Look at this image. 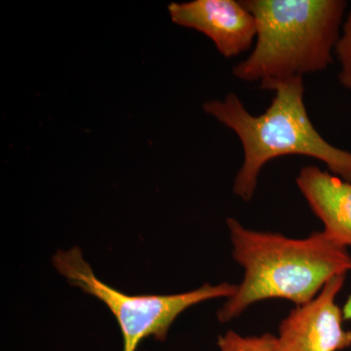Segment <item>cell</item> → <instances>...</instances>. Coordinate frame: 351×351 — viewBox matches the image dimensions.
Returning <instances> with one entry per match:
<instances>
[{"label": "cell", "mask_w": 351, "mask_h": 351, "mask_svg": "<svg viewBox=\"0 0 351 351\" xmlns=\"http://www.w3.org/2000/svg\"><path fill=\"white\" fill-rule=\"evenodd\" d=\"M232 257L244 269L237 292L219 309V322L239 317L256 302L287 300L295 306L311 302L332 278L351 270L348 248L323 232L306 239L245 228L237 219L226 221Z\"/></svg>", "instance_id": "1"}, {"label": "cell", "mask_w": 351, "mask_h": 351, "mask_svg": "<svg viewBox=\"0 0 351 351\" xmlns=\"http://www.w3.org/2000/svg\"><path fill=\"white\" fill-rule=\"evenodd\" d=\"M265 90L274 98L265 112L251 114L233 93L225 100L207 101L203 110L235 132L243 147V164L235 178L233 193L250 201L257 191L263 166L276 157L304 156L326 164L332 175L351 182V152L328 143L307 114L302 76L271 83Z\"/></svg>", "instance_id": "2"}, {"label": "cell", "mask_w": 351, "mask_h": 351, "mask_svg": "<svg viewBox=\"0 0 351 351\" xmlns=\"http://www.w3.org/2000/svg\"><path fill=\"white\" fill-rule=\"evenodd\" d=\"M257 25L256 45L232 69L246 82L271 83L317 73L332 61L348 2L343 0H244Z\"/></svg>", "instance_id": "3"}, {"label": "cell", "mask_w": 351, "mask_h": 351, "mask_svg": "<svg viewBox=\"0 0 351 351\" xmlns=\"http://www.w3.org/2000/svg\"><path fill=\"white\" fill-rule=\"evenodd\" d=\"M52 262L71 285L94 295L110 308L121 329L123 351H136L147 337L165 341L171 325L189 307L219 298L228 299L237 290V285L225 282L204 284L181 294L128 295L101 282L78 247L58 251Z\"/></svg>", "instance_id": "4"}, {"label": "cell", "mask_w": 351, "mask_h": 351, "mask_svg": "<svg viewBox=\"0 0 351 351\" xmlns=\"http://www.w3.org/2000/svg\"><path fill=\"white\" fill-rule=\"evenodd\" d=\"M346 274L332 278L311 302L295 306L279 325V351H341L351 348L343 328V308L336 300Z\"/></svg>", "instance_id": "5"}, {"label": "cell", "mask_w": 351, "mask_h": 351, "mask_svg": "<svg viewBox=\"0 0 351 351\" xmlns=\"http://www.w3.org/2000/svg\"><path fill=\"white\" fill-rule=\"evenodd\" d=\"M175 24L202 32L226 58L239 56L257 36L256 20L242 1L195 0L168 6Z\"/></svg>", "instance_id": "6"}, {"label": "cell", "mask_w": 351, "mask_h": 351, "mask_svg": "<svg viewBox=\"0 0 351 351\" xmlns=\"http://www.w3.org/2000/svg\"><path fill=\"white\" fill-rule=\"evenodd\" d=\"M295 182L322 232L341 246H351V182L314 165L302 167Z\"/></svg>", "instance_id": "7"}, {"label": "cell", "mask_w": 351, "mask_h": 351, "mask_svg": "<svg viewBox=\"0 0 351 351\" xmlns=\"http://www.w3.org/2000/svg\"><path fill=\"white\" fill-rule=\"evenodd\" d=\"M218 346L221 351H279L277 337L269 332L258 337H244L230 330L219 337Z\"/></svg>", "instance_id": "8"}, {"label": "cell", "mask_w": 351, "mask_h": 351, "mask_svg": "<svg viewBox=\"0 0 351 351\" xmlns=\"http://www.w3.org/2000/svg\"><path fill=\"white\" fill-rule=\"evenodd\" d=\"M341 64L339 83L351 91V9L343 23L341 36L335 49Z\"/></svg>", "instance_id": "9"}, {"label": "cell", "mask_w": 351, "mask_h": 351, "mask_svg": "<svg viewBox=\"0 0 351 351\" xmlns=\"http://www.w3.org/2000/svg\"><path fill=\"white\" fill-rule=\"evenodd\" d=\"M343 319L351 320V295L346 300L345 306L343 307Z\"/></svg>", "instance_id": "10"}]
</instances>
